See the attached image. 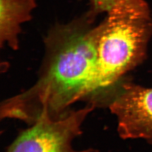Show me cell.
<instances>
[{"label":"cell","instance_id":"cell-3","mask_svg":"<svg viewBox=\"0 0 152 152\" xmlns=\"http://www.w3.org/2000/svg\"><path fill=\"white\" fill-rule=\"evenodd\" d=\"M96 106L89 103L71 110L58 118L42 115L31 127L17 136L6 152H92L94 149L76 150L73 142L81 135L82 126Z\"/></svg>","mask_w":152,"mask_h":152},{"label":"cell","instance_id":"cell-4","mask_svg":"<svg viewBox=\"0 0 152 152\" xmlns=\"http://www.w3.org/2000/svg\"><path fill=\"white\" fill-rule=\"evenodd\" d=\"M108 107L117 118L122 139L152 144V88L125 84Z\"/></svg>","mask_w":152,"mask_h":152},{"label":"cell","instance_id":"cell-1","mask_svg":"<svg viewBox=\"0 0 152 152\" xmlns=\"http://www.w3.org/2000/svg\"><path fill=\"white\" fill-rule=\"evenodd\" d=\"M96 16L88 10L50 29L38 79L31 87L4 100L1 119L31 125L42 115L58 118L78 101L90 99L96 75Z\"/></svg>","mask_w":152,"mask_h":152},{"label":"cell","instance_id":"cell-6","mask_svg":"<svg viewBox=\"0 0 152 152\" xmlns=\"http://www.w3.org/2000/svg\"><path fill=\"white\" fill-rule=\"evenodd\" d=\"M122 0H88L90 9L96 16L99 14H108Z\"/></svg>","mask_w":152,"mask_h":152},{"label":"cell","instance_id":"cell-5","mask_svg":"<svg viewBox=\"0 0 152 152\" xmlns=\"http://www.w3.org/2000/svg\"><path fill=\"white\" fill-rule=\"evenodd\" d=\"M36 0H0V44L17 50L23 24L32 19Z\"/></svg>","mask_w":152,"mask_h":152},{"label":"cell","instance_id":"cell-2","mask_svg":"<svg viewBox=\"0 0 152 152\" xmlns=\"http://www.w3.org/2000/svg\"><path fill=\"white\" fill-rule=\"evenodd\" d=\"M96 25V75L90 102L98 106L122 76L143 60L152 31L144 0H122Z\"/></svg>","mask_w":152,"mask_h":152}]
</instances>
